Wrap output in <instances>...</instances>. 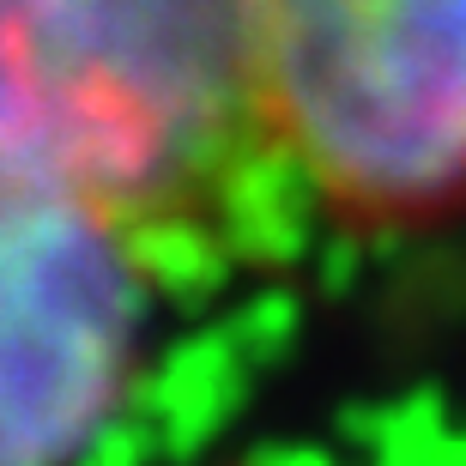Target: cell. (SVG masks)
<instances>
[{"label": "cell", "mask_w": 466, "mask_h": 466, "mask_svg": "<svg viewBox=\"0 0 466 466\" xmlns=\"http://www.w3.org/2000/svg\"><path fill=\"white\" fill-rule=\"evenodd\" d=\"M139 346V248L49 188L0 176V466H73Z\"/></svg>", "instance_id": "3957f363"}, {"label": "cell", "mask_w": 466, "mask_h": 466, "mask_svg": "<svg viewBox=\"0 0 466 466\" xmlns=\"http://www.w3.org/2000/svg\"><path fill=\"white\" fill-rule=\"evenodd\" d=\"M273 157L363 237L466 218V0H260Z\"/></svg>", "instance_id": "7a4b0ae2"}, {"label": "cell", "mask_w": 466, "mask_h": 466, "mask_svg": "<svg viewBox=\"0 0 466 466\" xmlns=\"http://www.w3.org/2000/svg\"><path fill=\"white\" fill-rule=\"evenodd\" d=\"M260 164V0H0V176L146 255L225 218Z\"/></svg>", "instance_id": "6da1fadb"}]
</instances>
